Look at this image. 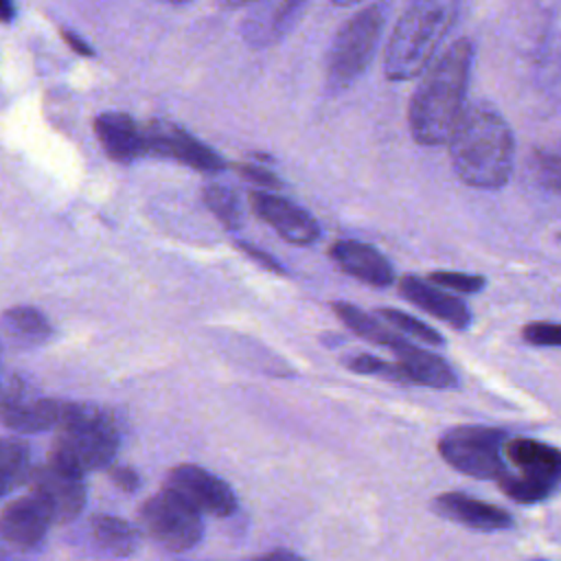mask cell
Masks as SVG:
<instances>
[{"label":"cell","mask_w":561,"mask_h":561,"mask_svg":"<svg viewBox=\"0 0 561 561\" xmlns=\"http://www.w3.org/2000/svg\"><path fill=\"white\" fill-rule=\"evenodd\" d=\"M471 57V42L462 37L425 66L408 107L410 131L419 145H440L449 138L465 110Z\"/></svg>","instance_id":"obj_1"},{"label":"cell","mask_w":561,"mask_h":561,"mask_svg":"<svg viewBox=\"0 0 561 561\" xmlns=\"http://www.w3.org/2000/svg\"><path fill=\"white\" fill-rule=\"evenodd\" d=\"M445 142L449 145L451 167L465 184L491 191L508 182L515 140L508 123L491 105L465 107Z\"/></svg>","instance_id":"obj_2"},{"label":"cell","mask_w":561,"mask_h":561,"mask_svg":"<svg viewBox=\"0 0 561 561\" xmlns=\"http://www.w3.org/2000/svg\"><path fill=\"white\" fill-rule=\"evenodd\" d=\"M454 0H410L388 37L383 55L386 77L390 81L419 77L434 59L438 44L454 22Z\"/></svg>","instance_id":"obj_3"},{"label":"cell","mask_w":561,"mask_h":561,"mask_svg":"<svg viewBox=\"0 0 561 561\" xmlns=\"http://www.w3.org/2000/svg\"><path fill=\"white\" fill-rule=\"evenodd\" d=\"M57 436L50 447V462L77 473L94 471L112 462L118 449L121 432L114 416L90 403H66L57 423Z\"/></svg>","instance_id":"obj_4"},{"label":"cell","mask_w":561,"mask_h":561,"mask_svg":"<svg viewBox=\"0 0 561 561\" xmlns=\"http://www.w3.org/2000/svg\"><path fill=\"white\" fill-rule=\"evenodd\" d=\"M502 454L515 473L504 469L495 480L511 500L535 504L557 489L561 473V454L557 447L535 438H506Z\"/></svg>","instance_id":"obj_5"},{"label":"cell","mask_w":561,"mask_h":561,"mask_svg":"<svg viewBox=\"0 0 561 561\" xmlns=\"http://www.w3.org/2000/svg\"><path fill=\"white\" fill-rule=\"evenodd\" d=\"M383 13L370 4L353 13L335 33L327 55V88L331 92L348 88L370 64L381 37Z\"/></svg>","instance_id":"obj_6"},{"label":"cell","mask_w":561,"mask_h":561,"mask_svg":"<svg viewBox=\"0 0 561 561\" xmlns=\"http://www.w3.org/2000/svg\"><path fill=\"white\" fill-rule=\"evenodd\" d=\"M138 517L149 539L169 552H186L195 548L204 533L202 513L167 486L142 504Z\"/></svg>","instance_id":"obj_7"},{"label":"cell","mask_w":561,"mask_h":561,"mask_svg":"<svg viewBox=\"0 0 561 561\" xmlns=\"http://www.w3.org/2000/svg\"><path fill=\"white\" fill-rule=\"evenodd\" d=\"M504 440L506 434L495 427L460 425L443 434L438 451L443 460L460 473L489 480L497 478L506 469L502 454Z\"/></svg>","instance_id":"obj_8"},{"label":"cell","mask_w":561,"mask_h":561,"mask_svg":"<svg viewBox=\"0 0 561 561\" xmlns=\"http://www.w3.org/2000/svg\"><path fill=\"white\" fill-rule=\"evenodd\" d=\"M28 489L48 511L53 524L72 522L85 504L83 473L66 469L57 462H46L28 471Z\"/></svg>","instance_id":"obj_9"},{"label":"cell","mask_w":561,"mask_h":561,"mask_svg":"<svg viewBox=\"0 0 561 561\" xmlns=\"http://www.w3.org/2000/svg\"><path fill=\"white\" fill-rule=\"evenodd\" d=\"M167 489L184 497L195 511L228 517L237 511L234 491L215 473L197 465H178L167 476Z\"/></svg>","instance_id":"obj_10"},{"label":"cell","mask_w":561,"mask_h":561,"mask_svg":"<svg viewBox=\"0 0 561 561\" xmlns=\"http://www.w3.org/2000/svg\"><path fill=\"white\" fill-rule=\"evenodd\" d=\"M142 131H145V149L151 153L171 158L175 162H182L186 167H193L206 173L226 169V162L221 160L219 153H215L210 147H206L195 136H191L188 131H184L173 123L153 121Z\"/></svg>","instance_id":"obj_11"},{"label":"cell","mask_w":561,"mask_h":561,"mask_svg":"<svg viewBox=\"0 0 561 561\" xmlns=\"http://www.w3.org/2000/svg\"><path fill=\"white\" fill-rule=\"evenodd\" d=\"M68 401L33 394L24 383H13L0 397V419L18 434H37L57 427Z\"/></svg>","instance_id":"obj_12"},{"label":"cell","mask_w":561,"mask_h":561,"mask_svg":"<svg viewBox=\"0 0 561 561\" xmlns=\"http://www.w3.org/2000/svg\"><path fill=\"white\" fill-rule=\"evenodd\" d=\"M250 206L263 221H267L285 241L294 245H309L320 237L316 219L280 195L254 191L250 193Z\"/></svg>","instance_id":"obj_13"},{"label":"cell","mask_w":561,"mask_h":561,"mask_svg":"<svg viewBox=\"0 0 561 561\" xmlns=\"http://www.w3.org/2000/svg\"><path fill=\"white\" fill-rule=\"evenodd\" d=\"M53 524L48 511L35 495H24L4 506L0 513V539L13 550L35 548Z\"/></svg>","instance_id":"obj_14"},{"label":"cell","mask_w":561,"mask_h":561,"mask_svg":"<svg viewBox=\"0 0 561 561\" xmlns=\"http://www.w3.org/2000/svg\"><path fill=\"white\" fill-rule=\"evenodd\" d=\"M432 508L440 517L476 530H502L513 524V517L500 506L469 497L458 491H449L434 497Z\"/></svg>","instance_id":"obj_15"},{"label":"cell","mask_w":561,"mask_h":561,"mask_svg":"<svg viewBox=\"0 0 561 561\" xmlns=\"http://www.w3.org/2000/svg\"><path fill=\"white\" fill-rule=\"evenodd\" d=\"M399 291L416 307H421L423 311L432 313L434 318L443 320L445 324L454 327V329H469L473 322V316L467 307L465 300L440 291L436 285H430L427 280H421L416 276H405L399 283Z\"/></svg>","instance_id":"obj_16"},{"label":"cell","mask_w":561,"mask_h":561,"mask_svg":"<svg viewBox=\"0 0 561 561\" xmlns=\"http://www.w3.org/2000/svg\"><path fill=\"white\" fill-rule=\"evenodd\" d=\"M329 254L346 274L373 287H386L394 280V270L390 261L368 243L337 241L331 245Z\"/></svg>","instance_id":"obj_17"},{"label":"cell","mask_w":561,"mask_h":561,"mask_svg":"<svg viewBox=\"0 0 561 561\" xmlns=\"http://www.w3.org/2000/svg\"><path fill=\"white\" fill-rule=\"evenodd\" d=\"M96 138L103 151L116 162H134L142 156L145 149V131L136 125L129 114L123 112H103L94 121Z\"/></svg>","instance_id":"obj_18"},{"label":"cell","mask_w":561,"mask_h":561,"mask_svg":"<svg viewBox=\"0 0 561 561\" xmlns=\"http://www.w3.org/2000/svg\"><path fill=\"white\" fill-rule=\"evenodd\" d=\"M399 364L410 377V383H423L430 388H454L456 373L451 366L436 353L423 351L416 344L408 342L405 337L392 348Z\"/></svg>","instance_id":"obj_19"},{"label":"cell","mask_w":561,"mask_h":561,"mask_svg":"<svg viewBox=\"0 0 561 561\" xmlns=\"http://www.w3.org/2000/svg\"><path fill=\"white\" fill-rule=\"evenodd\" d=\"M0 333L4 340L18 348H33L44 344L53 329L46 320V316L33 307L20 305L11 307L0 318Z\"/></svg>","instance_id":"obj_20"},{"label":"cell","mask_w":561,"mask_h":561,"mask_svg":"<svg viewBox=\"0 0 561 561\" xmlns=\"http://www.w3.org/2000/svg\"><path fill=\"white\" fill-rule=\"evenodd\" d=\"M90 530L94 541L114 557H127L136 550L138 535L136 530L121 517L114 515H94L90 522Z\"/></svg>","instance_id":"obj_21"},{"label":"cell","mask_w":561,"mask_h":561,"mask_svg":"<svg viewBox=\"0 0 561 561\" xmlns=\"http://www.w3.org/2000/svg\"><path fill=\"white\" fill-rule=\"evenodd\" d=\"M333 311L337 313V318L351 329L355 331L359 337L379 344V346H390L394 348L405 335H397L394 331H390L388 327H383L377 318L368 316L366 311H362L359 307L351 305V302H333Z\"/></svg>","instance_id":"obj_22"},{"label":"cell","mask_w":561,"mask_h":561,"mask_svg":"<svg viewBox=\"0 0 561 561\" xmlns=\"http://www.w3.org/2000/svg\"><path fill=\"white\" fill-rule=\"evenodd\" d=\"M28 471V447L15 438H0V497L26 482Z\"/></svg>","instance_id":"obj_23"},{"label":"cell","mask_w":561,"mask_h":561,"mask_svg":"<svg viewBox=\"0 0 561 561\" xmlns=\"http://www.w3.org/2000/svg\"><path fill=\"white\" fill-rule=\"evenodd\" d=\"M305 4V0H274L270 15L259 18L254 26H250V39L256 44H270L278 35H283L285 28L296 20L298 9Z\"/></svg>","instance_id":"obj_24"},{"label":"cell","mask_w":561,"mask_h":561,"mask_svg":"<svg viewBox=\"0 0 561 561\" xmlns=\"http://www.w3.org/2000/svg\"><path fill=\"white\" fill-rule=\"evenodd\" d=\"M204 204L213 210V215L230 230L241 226V202L232 188L224 184H208L204 186Z\"/></svg>","instance_id":"obj_25"},{"label":"cell","mask_w":561,"mask_h":561,"mask_svg":"<svg viewBox=\"0 0 561 561\" xmlns=\"http://www.w3.org/2000/svg\"><path fill=\"white\" fill-rule=\"evenodd\" d=\"M379 316L386 322H390L394 327V331H399L408 337H416V340H421L425 344H432V346H440L445 342L443 335L438 331H434L430 324H425V322L416 320L414 316H408L399 309H379Z\"/></svg>","instance_id":"obj_26"},{"label":"cell","mask_w":561,"mask_h":561,"mask_svg":"<svg viewBox=\"0 0 561 561\" xmlns=\"http://www.w3.org/2000/svg\"><path fill=\"white\" fill-rule=\"evenodd\" d=\"M348 370L353 373H359V375H375V377H381V379H388V381H397V383H410V377L408 373L403 370V366L399 362H386L381 357H375V355H357V357H351L346 362Z\"/></svg>","instance_id":"obj_27"},{"label":"cell","mask_w":561,"mask_h":561,"mask_svg":"<svg viewBox=\"0 0 561 561\" xmlns=\"http://www.w3.org/2000/svg\"><path fill=\"white\" fill-rule=\"evenodd\" d=\"M436 285L440 287H449L458 294H476L484 287V278L482 276H473V274H462V272H434L430 276Z\"/></svg>","instance_id":"obj_28"},{"label":"cell","mask_w":561,"mask_h":561,"mask_svg":"<svg viewBox=\"0 0 561 561\" xmlns=\"http://www.w3.org/2000/svg\"><path fill=\"white\" fill-rule=\"evenodd\" d=\"M522 335L533 346H559L561 327L554 322H530L522 329Z\"/></svg>","instance_id":"obj_29"},{"label":"cell","mask_w":561,"mask_h":561,"mask_svg":"<svg viewBox=\"0 0 561 561\" xmlns=\"http://www.w3.org/2000/svg\"><path fill=\"white\" fill-rule=\"evenodd\" d=\"M237 169H239V173H241L245 180L259 184L263 191H278V188L283 186V182H280L272 171H267V169L252 167V164H239Z\"/></svg>","instance_id":"obj_30"},{"label":"cell","mask_w":561,"mask_h":561,"mask_svg":"<svg viewBox=\"0 0 561 561\" xmlns=\"http://www.w3.org/2000/svg\"><path fill=\"white\" fill-rule=\"evenodd\" d=\"M110 478L123 491H136L138 484H140V478L131 467H112Z\"/></svg>","instance_id":"obj_31"},{"label":"cell","mask_w":561,"mask_h":561,"mask_svg":"<svg viewBox=\"0 0 561 561\" xmlns=\"http://www.w3.org/2000/svg\"><path fill=\"white\" fill-rule=\"evenodd\" d=\"M239 248L243 250V252H248L252 259H256L263 267H267L270 272H276V274H283L285 270H283V265H278V261L274 259V256H270L267 252H261L259 248H254L252 243H239Z\"/></svg>","instance_id":"obj_32"},{"label":"cell","mask_w":561,"mask_h":561,"mask_svg":"<svg viewBox=\"0 0 561 561\" xmlns=\"http://www.w3.org/2000/svg\"><path fill=\"white\" fill-rule=\"evenodd\" d=\"M64 39L68 42V46H70L75 53H79V55H92V48H90L81 37H77L75 33L64 31Z\"/></svg>","instance_id":"obj_33"},{"label":"cell","mask_w":561,"mask_h":561,"mask_svg":"<svg viewBox=\"0 0 561 561\" xmlns=\"http://www.w3.org/2000/svg\"><path fill=\"white\" fill-rule=\"evenodd\" d=\"M13 20V2L11 0H0V22Z\"/></svg>","instance_id":"obj_34"},{"label":"cell","mask_w":561,"mask_h":561,"mask_svg":"<svg viewBox=\"0 0 561 561\" xmlns=\"http://www.w3.org/2000/svg\"><path fill=\"white\" fill-rule=\"evenodd\" d=\"M296 557H298L296 552H287V550H276V552L261 554V559H296Z\"/></svg>","instance_id":"obj_35"},{"label":"cell","mask_w":561,"mask_h":561,"mask_svg":"<svg viewBox=\"0 0 561 561\" xmlns=\"http://www.w3.org/2000/svg\"><path fill=\"white\" fill-rule=\"evenodd\" d=\"M252 2H256V0H221V4H226V7H243V4H252Z\"/></svg>","instance_id":"obj_36"},{"label":"cell","mask_w":561,"mask_h":561,"mask_svg":"<svg viewBox=\"0 0 561 561\" xmlns=\"http://www.w3.org/2000/svg\"><path fill=\"white\" fill-rule=\"evenodd\" d=\"M335 4H342V7H346V4H357V2H362V0H333Z\"/></svg>","instance_id":"obj_37"},{"label":"cell","mask_w":561,"mask_h":561,"mask_svg":"<svg viewBox=\"0 0 561 561\" xmlns=\"http://www.w3.org/2000/svg\"><path fill=\"white\" fill-rule=\"evenodd\" d=\"M167 2H173V4H175V2H186V0H167Z\"/></svg>","instance_id":"obj_38"}]
</instances>
